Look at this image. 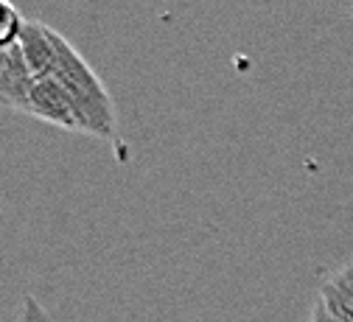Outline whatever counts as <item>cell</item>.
<instances>
[{
    "mask_svg": "<svg viewBox=\"0 0 353 322\" xmlns=\"http://www.w3.org/2000/svg\"><path fill=\"white\" fill-rule=\"evenodd\" d=\"M17 322H51V316H48L46 305H42L34 294H26V297H23V308H20Z\"/></svg>",
    "mask_w": 353,
    "mask_h": 322,
    "instance_id": "8992f818",
    "label": "cell"
},
{
    "mask_svg": "<svg viewBox=\"0 0 353 322\" xmlns=\"http://www.w3.org/2000/svg\"><path fill=\"white\" fill-rule=\"evenodd\" d=\"M57 39H59V31L48 28L46 23L39 20H26L23 26V34H20V51L31 68V73L39 79H48L51 70H54V62H57Z\"/></svg>",
    "mask_w": 353,
    "mask_h": 322,
    "instance_id": "3957f363",
    "label": "cell"
},
{
    "mask_svg": "<svg viewBox=\"0 0 353 322\" xmlns=\"http://www.w3.org/2000/svg\"><path fill=\"white\" fill-rule=\"evenodd\" d=\"M339 322H353V261L339 266L331 278L323 281L317 297Z\"/></svg>",
    "mask_w": 353,
    "mask_h": 322,
    "instance_id": "277c9868",
    "label": "cell"
},
{
    "mask_svg": "<svg viewBox=\"0 0 353 322\" xmlns=\"http://www.w3.org/2000/svg\"><path fill=\"white\" fill-rule=\"evenodd\" d=\"M26 112L46 123H54L59 129H68V132H84V118L76 101L57 79H39L34 84Z\"/></svg>",
    "mask_w": 353,
    "mask_h": 322,
    "instance_id": "7a4b0ae2",
    "label": "cell"
},
{
    "mask_svg": "<svg viewBox=\"0 0 353 322\" xmlns=\"http://www.w3.org/2000/svg\"><path fill=\"white\" fill-rule=\"evenodd\" d=\"M23 26H26V17L17 12L12 0H0V51L20 42Z\"/></svg>",
    "mask_w": 353,
    "mask_h": 322,
    "instance_id": "5b68a950",
    "label": "cell"
},
{
    "mask_svg": "<svg viewBox=\"0 0 353 322\" xmlns=\"http://www.w3.org/2000/svg\"><path fill=\"white\" fill-rule=\"evenodd\" d=\"M0 107H3V101H0Z\"/></svg>",
    "mask_w": 353,
    "mask_h": 322,
    "instance_id": "52a82bcc",
    "label": "cell"
},
{
    "mask_svg": "<svg viewBox=\"0 0 353 322\" xmlns=\"http://www.w3.org/2000/svg\"><path fill=\"white\" fill-rule=\"evenodd\" d=\"M48 79H57L70 99L76 101L81 118H84V132L96 134L101 141H110L121 146V134H118V115L115 104L107 93V87L96 76V70L84 62V57L73 48V45L59 34L57 39V62Z\"/></svg>",
    "mask_w": 353,
    "mask_h": 322,
    "instance_id": "6da1fadb",
    "label": "cell"
}]
</instances>
